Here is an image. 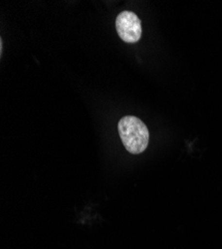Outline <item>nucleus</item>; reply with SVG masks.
Here are the masks:
<instances>
[{"instance_id":"f257e3e1","label":"nucleus","mask_w":222,"mask_h":249,"mask_svg":"<svg viewBox=\"0 0 222 249\" xmlns=\"http://www.w3.org/2000/svg\"><path fill=\"white\" fill-rule=\"evenodd\" d=\"M119 134L126 150L133 154H142L150 142V133L145 123L134 116H126L119 122Z\"/></svg>"},{"instance_id":"f03ea898","label":"nucleus","mask_w":222,"mask_h":249,"mask_svg":"<svg viewBox=\"0 0 222 249\" xmlns=\"http://www.w3.org/2000/svg\"><path fill=\"white\" fill-rule=\"evenodd\" d=\"M116 29L120 39L127 43L137 42L143 32L138 17L132 11H123L118 15Z\"/></svg>"}]
</instances>
